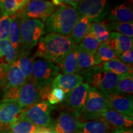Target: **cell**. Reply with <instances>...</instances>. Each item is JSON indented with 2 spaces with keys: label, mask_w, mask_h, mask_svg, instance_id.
Wrapping results in <instances>:
<instances>
[{
  "label": "cell",
  "mask_w": 133,
  "mask_h": 133,
  "mask_svg": "<svg viewBox=\"0 0 133 133\" xmlns=\"http://www.w3.org/2000/svg\"><path fill=\"white\" fill-rule=\"evenodd\" d=\"M76 46L69 36L49 33L39 39L33 58H41L57 64Z\"/></svg>",
  "instance_id": "1"
},
{
  "label": "cell",
  "mask_w": 133,
  "mask_h": 133,
  "mask_svg": "<svg viewBox=\"0 0 133 133\" xmlns=\"http://www.w3.org/2000/svg\"><path fill=\"white\" fill-rule=\"evenodd\" d=\"M79 17L78 13L72 6L66 4L59 6L46 21L44 33L70 36Z\"/></svg>",
  "instance_id": "2"
},
{
  "label": "cell",
  "mask_w": 133,
  "mask_h": 133,
  "mask_svg": "<svg viewBox=\"0 0 133 133\" xmlns=\"http://www.w3.org/2000/svg\"><path fill=\"white\" fill-rule=\"evenodd\" d=\"M79 75L84 78L91 87L96 88L104 94L114 93L123 76L105 70L100 65L80 71Z\"/></svg>",
  "instance_id": "3"
},
{
  "label": "cell",
  "mask_w": 133,
  "mask_h": 133,
  "mask_svg": "<svg viewBox=\"0 0 133 133\" xmlns=\"http://www.w3.org/2000/svg\"><path fill=\"white\" fill-rule=\"evenodd\" d=\"M21 46L18 54H30L44 34V24L40 21L20 17Z\"/></svg>",
  "instance_id": "4"
},
{
  "label": "cell",
  "mask_w": 133,
  "mask_h": 133,
  "mask_svg": "<svg viewBox=\"0 0 133 133\" xmlns=\"http://www.w3.org/2000/svg\"><path fill=\"white\" fill-rule=\"evenodd\" d=\"M59 72L58 66L51 61L41 58L34 59L31 79L39 89H42L51 85Z\"/></svg>",
  "instance_id": "5"
},
{
  "label": "cell",
  "mask_w": 133,
  "mask_h": 133,
  "mask_svg": "<svg viewBox=\"0 0 133 133\" xmlns=\"http://www.w3.org/2000/svg\"><path fill=\"white\" fill-rule=\"evenodd\" d=\"M112 108L104 94L96 88L91 87L88 92L85 107L81 118L84 121H89L101 118L105 110Z\"/></svg>",
  "instance_id": "6"
},
{
  "label": "cell",
  "mask_w": 133,
  "mask_h": 133,
  "mask_svg": "<svg viewBox=\"0 0 133 133\" xmlns=\"http://www.w3.org/2000/svg\"><path fill=\"white\" fill-rule=\"evenodd\" d=\"M54 108L48 101H40L23 111L21 118L28 119L42 128L49 129L53 124L51 112Z\"/></svg>",
  "instance_id": "7"
},
{
  "label": "cell",
  "mask_w": 133,
  "mask_h": 133,
  "mask_svg": "<svg viewBox=\"0 0 133 133\" xmlns=\"http://www.w3.org/2000/svg\"><path fill=\"white\" fill-rule=\"evenodd\" d=\"M74 8L79 16H85L91 22L102 21L109 11V1L105 0L76 1Z\"/></svg>",
  "instance_id": "8"
},
{
  "label": "cell",
  "mask_w": 133,
  "mask_h": 133,
  "mask_svg": "<svg viewBox=\"0 0 133 133\" xmlns=\"http://www.w3.org/2000/svg\"><path fill=\"white\" fill-rule=\"evenodd\" d=\"M57 8L53 4L52 1L32 0L29 1L17 14L21 17L38 20L44 22L56 11Z\"/></svg>",
  "instance_id": "9"
},
{
  "label": "cell",
  "mask_w": 133,
  "mask_h": 133,
  "mask_svg": "<svg viewBox=\"0 0 133 133\" xmlns=\"http://www.w3.org/2000/svg\"><path fill=\"white\" fill-rule=\"evenodd\" d=\"M90 88L91 86L88 83H83L74 90L66 94L63 101V106L78 118L81 117L84 112Z\"/></svg>",
  "instance_id": "10"
},
{
  "label": "cell",
  "mask_w": 133,
  "mask_h": 133,
  "mask_svg": "<svg viewBox=\"0 0 133 133\" xmlns=\"http://www.w3.org/2000/svg\"><path fill=\"white\" fill-rule=\"evenodd\" d=\"M17 101L23 111L25 110L38 102L43 101L42 89H39L31 79L26 81L20 89Z\"/></svg>",
  "instance_id": "11"
},
{
  "label": "cell",
  "mask_w": 133,
  "mask_h": 133,
  "mask_svg": "<svg viewBox=\"0 0 133 133\" xmlns=\"http://www.w3.org/2000/svg\"><path fill=\"white\" fill-rule=\"evenodd\" d=\"M23 110L17 100H3L0 102V123L6 126L21 117Z\"/></svg>",
  "instance_id": "12"
},
{
  "label": "cell",
  "mask_w": 133,
  "mask_h": 133,
  "mask_svg": "<svg viewBox=\"0 0 133 133\" xmlns=\"http://www.w3.org/2000/svg\"><path fill=\"white\" fill-rule=\"evenodd\" d=\"M80 119L68 110L60 113L52 124L53 133H77Z\"/></svg>",
  "instance_id": "13"
},
{
  "label": "cell",
  "mask_w": 133,
  "mask_h": 133,
  "mask_svg": "<svg viewBox=\"0 0 133 133\" xmlns=\"http://www.w3.org/2000/svg\"><path fill=\"white\" fill-rule=\"evenodd\" d=\"M112 109L123 115L133 116V101L131 95H119L115 93L104 94Z\"/></svg>",
  "instance_id": "14"
},
{
  "label": "cell",
  "mask_w": 133,
  "mask_h": 133,
  "mask_svg": "<svg viewBox=\"0 0 133 133\" xmlns=\"http://www.w3.org/2000/svg\"><path fill=\"white\" fill-rule=\"evenodd\" d=\"M84 78L79 74H58L51 83L52 88H58L67 94L83 83Z\"/></svg>",
  "instance_id": "15"
},
{
  "label": "cell",
  "mask_w": 133,
  "mask_h": 133,
  "mask_svg": "<svg viewBox=\"0 0 133 133\" xmlns=\"http://www.w3.org/2000/svg\"><path fill=\"white\" fill-rule=\"evenodd\" d=\"M101 118L114 129L132 128L133 125V117L123 115L112 108L105 110Z\"/></svg>",
  "instance_id": "16"
},
{
  "label": "cell",
  "mask_w": 133,
  "mask_h": 133,
  "mask_svg": "<svg viewBox=\"0 0 133 133\" xmlns=\"http://www.w3.org/2000/svg\"><path fill=\"white\" fill-rule=\"evenodd\" d=\"M0 80L3 86V91L8 89L19 90L26 81L16 61L11 66L5 77Z\"/></svg>",
  "instance_id": "17"
},
{
  "label": "cell",
  "mask_w": 133,
  "mask_h": 133,
  "mask_svg": "<svg viewBox=\"0 0 133 133\" xmlns=\"http://www.w3.org/2000/svg\"><path fill=\"white\" fill-rule=\"evenodd\" d=\"M107 43L110 46L116 57L123 53L132 49L133 47V40L132 38H129L116 32H110L109 39Z\"/></svg>",
  "instance_id": "18"
},
{
  "label": "cell",
  "mask_w": 133,
  "mask_h": 133,
  "mask_svg": "<svg viewBox=\"0 0 133 133\" xmlns=\"http://www.w3.org/2000/svg\"><path fill=\"white\" fill-rule=\"evenodd\" d=\"M109 21L117 22H132L133 11L131 3H123L109 9L107 14Z\"/></svg>",
  "instance_id": "19"
},
{
  "label": "cell",
  "mask_w": 133,
  "mask_h": 133,
  "mask_svg": "<svg viewBox=\"0 0 133 133\" xmlns=\"http://www.w3.org/2000/svg\"><path fill=\"white\" fill-rule=\"evenodd\" d=\"M112 128L102 118L80 122L77 133H110Z\"/></svg>",
  "instance_id": "20"
},
{
  "label": "cell",
  "mask_w": 133,
  "mask_h": 133,
  "mask_svg": "<svg viewBox=\"0 0 133 133\" xmlns=\"http://www.w3.org/2000/svg\"><path fill=\"white\" fill-rule=\"evenodd\" d=\"M56 65L62 74H79V69L76 60V46Z\"/></svg>",
  "instance_id": "21"
},
{
  "label": "cell",
  "mask_w": 133,
  "mask_h": 133,
  "mask_svg": "<svg viewBox=\"0 0 133 133\" xmlns=\"http://www.w3.org/2000/svg\"><path fill=\"white\" fill-rule=\"evenodd\" d=\"M91 21L85 16H79L69 36L76 45H78L88 34L90 29Z\"/></svg>",
  "instance_id": "22"
},
{
  "label": "cell",
  "mask_w": 133,
  "mask_h": 133,
  "mask_svg": "<svg viewBox=\"0 0 133 133\" xmlns=\"http://www.w3.org/2000/svg\"><path fill=\"white\" fill-rule=\"evenodd\" d=\"M44 129L35 125L28 119L21 118L8 126V133H37Z\"/></svg>",
  "instance_id": "23"
},
{
  "label": "cell",
  "mask_w": 133,
  "mask_h": 133,
  "mask_svg": "<svg viewBox=\"0 0 133 133\" xmlns=\"http://www.w3.org/2000/svg\"><path fill=\"white\" fill-rule=\"evenodd\" d=\"M76 60L79 71L101 64L96 54H92L79 49L76 46Z\"/></svg>",
  "instance_id": "24"
},
{
  "label": "cell",
  "mask_w": 133,
  "mask_h": 133,
  "mask_svg": "<svg viewBox=\"0 0 133 133\" xmlns=\"http://www.w3.org/2000/svg\"><path fill=\"white\" fill-rule=\"evenodd\" d=\"M102 66L105 70L112 72L117 75H128L133 74L132 65L124 64L117 58L109 62H104Z\"/></svg>",
  "instance_id": "25"
},
{
  "label": "cell",
  "mask_w": 133,
  "mask_h": 133,
  "mask_svg": "<svg viewBox=\"0 0 133 133\" xmlns=\"http://www.w3.org/2000/svg\"><path fill=\"white\" fill-rule=\"evenodd\" d=\"M29 2V0H0L1 16H14L20 12Z\"/></svg>",
  "instance_id": "26"
},
{
  "label": "cell",
  "mask_w": 133,
  "mask_h": 133,
  "mask_svg": "<svg viewBox=\"0 0 133 133\" xmlns=\"http://www.w3.org/2000/svg\"><path fill=\"white\" fill-rule=\"evenodd\" d=\"M8 40L13 48L18 52L21 46V33H20V17L17 14L11 17Z\"/></svg>",
  "instance_id": "27"
},
{
  "label": "cell",
  "mask_w": 133,
  "mask_h": 133,
  "mask_svg": "<svg viewBox=\"0 0 133 133\" xmlns=\"http://www.w3.org/2000/svg\"><path fill=\"white\" fill-rule=\"evenodd\" d=\"M33 60L34 58L30 57V54H18L16 62L26 81L31 79Z\"/></svg>",
  "instance_id": "28"
},
{
  "label": "cell",
  "mask_w": 133,
  "mask_h": 133,
  "mask_svg": "<svg viewBox=\"0 0 133 133\" xmlns=\"http://www.w3.org/2000/svg\"><path fill=\"white\" fill-rule=\"evenodd\" d=\"M109 31L116 32L123 35L132 38L133 36V24L132 22H117L108 21L105 22Z\"/></svg>",
  "instance_id": "29"
},
{
  "label": "cell",
  "mask_w": 133,
  "mask_h": 133,
  "mask_svg": "<svg viewBox=\"0 0 133 133\" xmlns=\"http://www.w3.org/2000/svg\"><path fill=\"white\" fill-rule=\"evenodd\" d=\"M89 31L93 33L101 43H107L110 35V31L104 21L91 22Z\"/></svg>",
  "instance_id": "30"
},
{
  "label": "cell",
  "mask_w": 133,
  "mask_h": 133,
  "mask_svg": "<svg viewBox=\"0 0 133 133\" xmlns=\"http://www.w3.org/2000/svg\"><path fill=\"white\" fill-rule=\"evenodd\" d=\"M101 43L97 39L95 35L91 31H88V34L84 36L81 43L77 47L81 50L86 51V52L96 54Z\"/></svg>",
  "instance_id": "31"
},
{
  "label": "cell",
  "mask_w": 133,
  "mask_h": 133,
  "mask_svg": "<svg viewBox=\"0 0 133 133\" xmlns=\"http://www.w3.org/2000/svg\"><path fill=\"white\" fill-rule=\"evenodd\" d=\"M114 93L119 95H131L133 93L132 75H124L119 79Z\"/></svg>",
  "instance_id": "32"
},
{
  "label": "cell",
  "mask_w": 133,
  "mask_h": 133,
  "mask_svg": "<svg viewBox=\"0 0 133 133\" xmlns=\"http://www.w3.org/2000/svg\"><path fill=\"white\" fill-rule=\"evenodd\" d=\"M96 55L101 63L109 62L117 57L115 53L107 43H101L97 50Z\"/></svg>",
  "instance_id": "33"
},
{
  "label": "cell",
  "mask_w": 133,
  "mask_h": 133,
  "mask_svg": "<svg viewBox=\"0 0 133 133\" xmlns=\"http://www.w3.org/2000/svg\"><path fill=\"white\" fill-rule=\"evenodd\" d=\"M66 94L62 89L58 88H54L51 89L48 94V102L51 105H56L64 101Z\"/></svg>",
  "instance_id": "34"
},
{
  "label": "cell",
  "mask_w": 133,
  "mask_h": 133,
  "mask_svg": "<svg viewBox=\"0 0 133 133\" xmlns=\"http://www.w3.org/2000/svg\"><path fill=\"white\" fill-rule=\"evenodd\" d=\"M11 17L0 16V41L8 39Z\"/></svg>",
  "instance_id": "35"
},
{
  "label": "cell",
  "mask_w": 133,
  "mask_h": 133,
  "mask_svg": "<svg viewBox=\"0 0 133 133\" xmlns=\"http://www.w3.org/2000/svg\"><path fill=\"white\" fill-rule=\"evenodd\" d=\"M118 58L124 64L132 65L133 63V50L130 49L126 52L123 53L118 56Z\"/></svg>",
  "instance_id": "36"
},
{
  "label": "cell",
  "mask_w": 133,
  "mask_h": 133,
  "mask_svg": "<svg viewBox=\"0 0 133 133\" xmlns=\"http://www.w3.org/2000/svg\"><path fill=\"white\" fill-rule=\"evenodd\" d=\"M110 133H133V131L132 128L113 129Z\"/></svg>",
  "instance_id": "37"
},
{
  "label": "cell",
  "mask_w": 133,
  "mask_h": 133,
  "mask_svg": "<svg viewBox=\"0 0 133 133\" xmlns=\"http://www.w3.org/2000/svg\"><path fill=\"white\" fill-rule=\"evenodd\" d=\"M37 133H53L52 131H50V129H44V130H43L41 131H39V132H38Z\"/></svg>",
  "instance_id": "38"
},
{
  "label": "cell",
  "mask_w": 133,
  "mask_h": 133,
  "mask_svg": "<svg viewBox=\"0 0 133 133\" xmlns=\"http://www.w3.org/2000/svg\"><path fill=\"white\" fill-rule=\"evenodd\" d=\"M6 129V126H4V125H3V124L0 123V133H1V132H3V131Z\"/></svg>",
  "instance_id": "39"
},
{
  "label": "cell",
  "mask_w": 133,
  "mask_h": 133,
  "mask_svg": "<svg viewBox=\"0 0 133 133\" xmlns=\"http://www.w3.org/2000/svg\"><path fill=\"white\" fill-rule=\"evenodd\" d=\"M1 133H8V132L7 130H6V129H4V130L3 131V132H1Z\"/></svg>",
  "instance_id": "40"
},
{
  "label": "cell",
  "mask_w": 133,
  "mask_h": 133,
  "mask_svg": "<svg viewBox=\"0 0 133 133\" xmlns=\"http://www.w3.org/2000/svg\"><path fill=\"white\" fill-rule=\"evenodd\" d=\"M0 16H1V15H0Z\"/></svg>",
  "instance_id": "41"
}]
</instances>
